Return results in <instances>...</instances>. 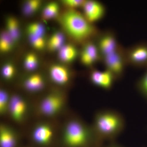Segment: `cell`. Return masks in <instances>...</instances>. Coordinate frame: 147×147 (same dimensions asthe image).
Segmentation results:
<instances>
[{
	"label": "cell",
	"mask_w": 147,
	"mask_h": 147,
	"mask_svg": "<svg viewBox=\"0 0 147 147\" xmlns=\"http://www.w3.org/2000/svg\"><path fill=\"white\" fill-rule=\"evenodd\" d=\"M58 11L57 4L52 3L45 7L43 11V16L46 19L53 18L57 14Z\"/></svg>",
	"instance_id": "21"
},
{
	"label": "cell",
	"mask_w": 147,
	"mask_h": 147,
	"mask_svg": "<svg viewBox=\"0 0 147 147\" xmlns=\"http://www.w3.org/2000/svg\"><path fill=\"white\" fill-rule=\"evenodd\" d=\"M125 121L120 113L113 110L98 111L94 117L93 128L99 139L113 141L123 131Z\"/></svg>",
	"instance_id": "3"
},
{
	"label": "cell",
	"mask_w": 147,
	"mask_h": 147,
	"mask_svg": "<svg viewBox=\"0 0 147 147\" xmlns=\"http://www.w3.org/2000/svg\"><path fill=\"white\" fill-rule=\"evenodd\" d=\"M63 103V101L60 96L57 95H50L41 101L40 107V111L45 115H53L60 110Z\"/></svg>",
	"instance_id": "10"
},
{
	"label": "cell",
	"mask_w": 147,
	"mask_h": 147,
	"mask_svg": "<svg viewBox=\"0 0 147 147\" xmlns=\"http://www.w3.org/2000/svg\"><path fill=\"white\" fill-rule=\"evenodd\" d=\"M28 30L30 36H42L44 34V27L41 24L38 23L30 25Z\"/></svg>",
	"instance_id": "20"
},
{
	"label": "cell",
	"mask_w": 147,
	"mask_h": 147,
	"mask_svg": "<svg viewBox=\"0 0 147 147\" xmlns=\"http://www.w3.org/2000/svg\"><path fill=\"white\" fill-rule=\"evenodd\" d=\"M9 100L8 99L7 94L4 91L1 90L0 92V113L4 114L8 109Z\"/></svg>",
	"instance_id": "22"
},
{
	"label": "cell",
	"mask_w": 147,
	"mask_h": 147,
	"mask_svg": "<svg viewBox=\"0 0 147 147\" xmlns=\"http://www.w3.org/2000/svg\"><path fill=\"white\" fill-rule=\"evenodd\" d=\"M82 7L84 16L92 24L102 20L106 14L105 5L98 1H85Z\"/></svg>",
	"instance_id": "7"
},
{
	"label": "cell",
	"mask_w": 147,
	"mask_h": 147,
	"mask_svg": "<svg viewBox=\"0 0 147 147\" xmlns=\"http://www.w3.org/2000/svg\"><path fill=\"white\" fill-rule=\"evenodd\" d=\"M37 66V59L33 54H30L27 56L25 61V66L29 70H34Z\"/></svg>",
	"instance_id": "24"
},
{
	"label": "cell",
	"mask_w": 147,
	"mask_h": 147,
	"mask_svg": "<svg viewBox=\"0 0 147 147\" xmlns=\"http://www.w3.org/2000/svg\"><path fill=\"white\" fill-rule=\"evenodd\" d=\"M107 147H120L119 146H117L116 145H111Z\"/></svg>",
	"instance_id": "29"
},
{
	"label": "cell",
	"mask_w": 147,
	"mask_h": 147,
	"mask_svg": "<svg viewBox=\"0 0 147 147\" xmlns=\"http://www.w3.org/2000/svg\"><path fill=\"white\" fill-rule=\"evenodd\" d=\"M84 44L80 53L82 63L84 65L91 67L101 62V57L94 40H89Z\"/></svg>",
	"instance_id": "8"
},
{
	"label": "cell",
	"mask_w": 147,
	"mask_h": 147,
	"mask_svg": "<svg viewBox=\"0 0 147 147\" xmlns=\"http://www.w3.org/2000/svg\"><path fill=\"white\" fill-rule=\"evenodd\" d=\"M64 2L66 5L70 7V9H75V8L82 7L85 1L82 0H66L64 1Z\"/></svg>",
	"instance_id": "27"
},
{
	"label": "cell",
	"mask_w": 147,
	"mask_h": 147,
	"mask_svg": "<svg viewBox=\"0 0 147 147\" xmlns=\"http://www.w3.org/2000/svg\"><path fill=\"white\" fill-rule=\"evenodd\" d=\"M14 73V68L11 65H7L3 69V76L7 79H9L13 76Z\"/></svg>",
	"instance_id": "28"
},
{
	"label": "cell",
	"mask_w": 147,
	"mask_h": 147,
	"mask_svg": "<svg viewBox=\"0 0 147 147\" xmlns=\"http://www.w3.org/2000/svg\"><path fill=\"white\" fill-rule=\"evenodd\" d=\"M94 41L100 53L101 61L103 58L118 50L121 46L115 34L111 30L100 31L94 38Z\"/></svg>",
	"instance_id": "5"
},
{
	"label": "cell",
	"mask_w": 147,
	"mask_h": 147,
	"mask_svg": "<svg viewBox=\"0 0 147 147\" xmlns=\"http://www.w3.org/2000/svg\"><path fill=\"white\" fill-rule=\"evenodd\" d=\"M64 141L69 147H102L103 142L95 132L80 120L69 121L64 130Z\"/></svg>",
	"instance_id": "2"
},
{
	"label": "cell",
	"mask_w": 147,
	"mask_h": 147,
	"mask_svg": "<svg viewBox=\"0 0 147 147\" xmlns=\"http://www.w3.org/2000/svg\"><path fill=\"white\" fill-rule=\"evenodd\" d=\"M16 141L15 136L11 130L2 127L0 130L1 147H15Z\"/></svg>",
	"instance_id": "14"
},
{
	"label": "cell",
	"mask_w": 147,
	"mask_h": 147,
	"mask_svg": "<svg viewBox=\"0 0 147 147\" xmlns=\"http://www.w3.org/2000/svg\"><path fill=\"white\" fill-rule=\"evenodd\" d=\"M137 87L140 92L147 98V71L139 80Z\"/></svg>",
	"instance_id": "23"
},
{
	"label": "cell",
	"mask_w": 147,
	"mask_h": 147,
	"mask_svg": "<svg viewBox=\"0 0 147 147\" xmlns=\"http://www.w3.org/2000/svg\"><path fill=\"white\" fill-rule=\"evenodd\" d=\"M53 134V130L50 127L46 125H41L35 129L32 136L37 143L45 145L51 141Z\"/></svg>",
	"instance_id": "12"
},
{
	"label": "cell",
	"mask_w": 147,
	"mask_h": 147,
	"mask_svg": "<svg viewBox=\"0 0 147 147\" xmlns=\"http://www.w3.org/2000/svg\"><path fill=\"white\" fill-rule=\"evenodd\" d=\"M64 36L62 34L57 32L51 37L49 42V46L50 49L55 50L62 47L64 42Z\"/></svg>",
	"instance_id": "18"
},
{
	"label": "cell",
	"mask_w": 147,
	"mask_h": 147,
	"mask_svg": "<svg viewBox=\"0 0 147 147\" xmlns=\"http://www.w3.org/2000/svg\"><path fill=\"white\" fill-rule=\"evenodd\" d=\"M61 22L67 33L77 42L85 43L91 40L100 31L76 9L66 11L62 17Z\"/></svg>",
	"instance_id": "1"
},
{
	"label": "cell",
	"mask_w": 147,
	"mask_h": 147,
	"mask_svg": "<svg viewBox=\"0 0 147 147\" xmlns=\"http://www.w3.org/2000/svg\"><path fill=\"white\" fill-rule=\"evenodd\" d=\"M13 40L7 32L3 33L0 41V48L1 51L5 52L10 50Z\"/></svg>",
	"instance_id": "19"
},
{
	"label": "cell",
	"mask_w": 147,
	"mask_h": 147,
	"mask_svg": "<svg viewBox=\"0 0 147 147\" xmlns=\"http://www.w3.org/2000/svg\"><path fill=\"white\" fill-rule=\"evenodd\" d=\"M90 78L95 86L105 90H110L116 80L113 74L106 69L102 71L93 69L90 73Z\"/></svg>",
	"instance_id": "9"
},
{
	"label": "cell",
	"mask_w": 147,
	"mask_h": 147,
	"mask_svg": "<svg viewBox=\"0 0 147 147\" xmlns=\"http://www.w3.org/2000/svg\"><path fill=\"white\" fill-rule=\"evenodd\" d=\"M40 2L36 0L29 1L26 4L24 7V12L26 14H31L36 10L39 5Z\"/></svg>",
	"instance_id": "25"
},
{
	"label": "cell",
	"mask_w": 147,
	"mask_h": 147,
	"mask_svg": "<svg viewBox=\"0 0 147 147\" xmlns=\"http://www.w3.org/2000/svg\"><path fill=\"white\" fill-rule=\"evenodd\" d=\"M32 44L37 49H40L44 46V40L42 36H30Z\"/></svg>",
	"instance_id": "26"
},
{
	"label": "cell",
	"mask_w": 147,
	"mask_h": 147,
	"mask_svg": "<svg viewBox=\"0 0 147 147\" xmlns=\"http://www.w3.org/2000/svg\"><path fill=\"white\" fill-rule=\"evenodd\" d=\"M124 50L121 46L118 50L103 58L101 61L105 69L111 72L116 80L122 77L127 65Z\"/></svg>",
	"instance_id": "4"
},
{
	"label": "cell",
	"mask_w": 147,
	"mask_h": 147,
	"mask_svg": "<svg viewBox=\"0 0 147 147\" xmlns=\"http://www.w3.org/2000/svg\"><path fill=\"white\" fill-rule=\"evenodd\" d=\"M9 109L12 118L19 121L24 117L26 110V105L21 98L14 96L9 100Z\"/></svg>",
	"instance_id": "11"
},
{
	"label": "cell",
	"mask_w": 147,
	"mask_h": 147,
	"mask_svg": "<svg viewBox=\"0 0 147 147\" xmlns=\"http://www.w3.org/2000/svg\"><path fill=\"white\" fill-rule=\"evenodd\" d=\"M7 26L8 28L7 32L10 35L13 41L17 40L19 35L17 21L14 18H9L7 21Z\"/></svg>",
	"instance_id": "17"
},
{
	"label": "cell",
	"mask_w": 147,
	"mask_h": 147,
	"mask_svg": "<svg viewBox=\"0 0 147 147\" xmlns=\"http://www.w3.org/2000/svg\"><path fill=\"white\" fill-rule=\"evenodd\" d=\"M59 55L62 60L69 62L72 61L77 57L78 51L74 45H67L61 47Z\"/></svg>",
	"instance_id": "15"
},
{
	"label": "cell",
	"mask_w": 147,
	"mask_h": 147,
	"mask_svg": "<svg viewBox=\"0 0 147 147\" xmlns=\"http://www.w3.org/2000/svg\"><path fill=\"white\" fill-rule=\"evenodd\" d=\"M43 86L42 77L38 74H34L29 77L25 82V86L29 90H38Z\"/></svg>",
	"instance_id": "16"
},
{
	"label": "cell",
	"mask_w": 147,
	"mask_h": 147,
	"mask_svg": "<svg viewBox=\"0 0 147 147\" xmlns=\"http://www.w3.org/2000/svg\"><path fill=\"white\" fill-rule=\"evenodd\" d=\"M51 79L57 84L63 85L67 84L70 79L69 71L65 67L60 65H55L50 70Z\"/></svg>",
	"instance_id": "13"
},
{
	"label": "cell",
	"mask_w": 147,
	"mask_h": 147,
	"mask_svg": "<svg viewBox=\"0 0 147 147\" xmlns=\"http://www.w3.org/2000/svg\"><path fill=\"white\" fill-rule=\"evenodd\" d=\"M127 65L136 68L147 67V43H139L125 49Z\"/></svg>",
	"instance_id": "6"
}]
</instances>
